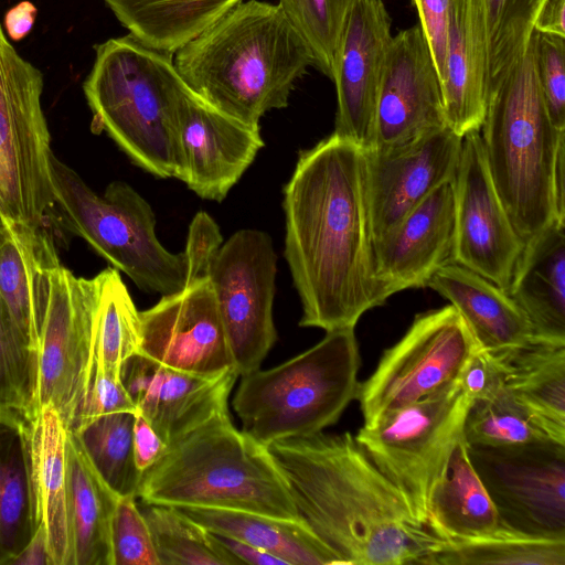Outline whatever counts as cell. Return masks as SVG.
I'll list each match as a JSON object with an SVG mask.
<instances>
[{"instance_id": "6da1fadb", "label": "cell", "mask_w": 565, "mask_h": 565, "mask_svg": "<svg viewBox=\"0 0 565 565\" xmlns=\"http://www.w3.org/2000/svg\"><path fill=\"white\" fill-rule=\"evenodd\" d=\"M285 258L301 327L354 329L388 299L373 257L364 149L331 134L299 153L284 186Z\"/></svg>"}, {"instance_id": "7a4b0ae2", "label": "cell", "mask_w": 565, "mask_h": 565, "mask_svg": "<svg viewBox=\"0 0 565 565\" xmlns=\"http://www.w3.org/2000/svg\"><path fill=\"white\" fill-rule=\"evenodd\" d=\"M267 449L299 519L340 565H420L443 541L413 516L355 435L320 431Z\"/></svg>"}, {"instance_id": "3957f363", "label": "cell", "mask_w": 565, "mask_h": 565, "mask_svg": "<svg viewBox=\"0 0 565 565\" xmlns=\"http://www.w3.org/2000/svg\"><path fill=\"white\" fill-rule=\"evenodd\" d=\"M173 64L201 100L259 128L267 111L288 106L313 60L278 4L248 0L175 51Z\"/></svg>"}, {"instance_id": "277c9868", "label": "cell", "mask_w": 565, "mask_h": 565, "mask_svg": "<svg viewBox=\"0 0 565 565\" xmlns=\"http://www.w3.org/2000/svg\"><path fill=\"white\" fill-rule=\"evenodd\" d=\"M137 498L145 504L227 509L300 520L267 447L238 430L228 411L170 445L142 472Z\"/></svg>"}, {"instance_id": "5b68a950", "label": "cell", "mask_w": 565, "mask_h": 565, "mask_svg": "<svg viewBox=\"0 0 565 565\" xmlns=\"http://www.w3.org/2000/svg\"><path fill=\"white\" fill-rule=\"evenodd\" d=\"M182 85L173 54L153 50L131 34L95 45L94 64L83 84L93 130L105 131L147 172L180 180Z\"/></svg>"}, {"instance_id": "8992f818", "label": "cell", "mask_w": 565, "mask_h": 565, "mask_svg": "<svg viewBox=\"0 0 565 565\" xmlns=\"http://www.w3.org/2000/svg\"><path fill=\"white\" fill-rule=\"evenodd\" d=\"M480 136L492 182L525 243L557 221L553 173L565 145V130L555 128L542 97L533 35L524 55L488 92Z\"/></svg>"}, {"instance_id": "52a82bcc", "label": "cell", "mask_w": 565, "mask_h": 565, "mask_svg": "<svg viewBox=\"0 0 565 565\" xmlns=\"http://www.w3.org/2000/svg\"><path fill=\"white\" fill-rule=\"evenodd\" d=\"M360 364L354 329H339L280 365L242 375L233 399L242 430L266 447L322 431L356 398Z\"/></svg>"}, {"instance_id": "ba28073f", "label": "cell", "mask_w": 565, "mask_h": 565, "mask_svg": "<svg viewBox=\"0 0 565 565\" xmlns=\"http://www.w3.org/2000/svg\"><path fill=\"white\" fill-rule=\"evenodd\" d=\"M52 230L84 239L110 267L147 292L171 295L189 282L184 252L171 253L156 234L150 204L124 181L109 183L103 195L54 153Z\"/></svg>"}, {"instance_id": "9c48e42d", "label": "cell", "mask_w": 565, "mask_h": 565, "mask_svg": "<svg viewBox=\"0 0 565 565\" xmlns=\"http://www.w3.org/2000/svg\"><path fill=\"white\" fill-rule=\"evenodd\" d=\"M42 92V73L0 26V218L53 232V151Z\"/></svg>"}, {"instance_id": "30bf717a", "label": "cell", "mask_w": 565, "mask_h": 565, "mask_svg": "<svg viewBox=\"0 0 565 565\" xmlns=\"http://www.w3.org/2000/svg\"><path fill=\"white\" fill-rule=\"evenodd\" d=\"M471 403L456 382L391 413L373 427H361L355 435L401 492L413 516L426 527L431 492L463 434Z\"/></svg>"}, {"instance_id": "8fae6325", "label": "cell", "mask_w": 565, "mask_h": 565, "mask_svg": "<svg viewBox=\"0 0 565 565\" xmlns=\"http://www.w3.org/2000/svg\"><path fill=\"white\" fill-rule=\"evenodd\" d=\"M479 349L451 305L417 315L406 333L386 349L374 372L359 383L356 398L364 427L458 382Z\"/></svg>"}, {"instance_id": "7c38bea8", "label": "cell", "mask_w": 565, "mask_h": 565, "mask_svg": "<svg viewBox=\"0 0 565 565\" xmlns=\"http://www.w3.org/2000/svg\"><path fill=\"white\" fill-rule=\"evenodd\" d=\"M276 275L273 241L259 230L235 232L211 260L207 277L241 376L258 370L277 340L273 320Z\"/></svg>"}, {"instance_id": "4fadbf2b", "label": "cell", "mask_w": 565, "mask_h": 565, "mask_svg": "<svg viewBox=\"0 0 565 565\" xmlns=\"http://www.w3.org/2000/svg\"><path fill=\"white\" fill-rule=\"evenodd\" d=\"M98 284L97 275L78 277L62 264L50 277L38 352L35 414L54 408L67 430L76 423L89 381Z\"/></svg>"}, {"instance_id": "5bb4252c", "label": "cell", "mask_w": 565, "mask_h": 565, "mask_svg": "<svg viewBox=\"0 0 565 565\" xmlns=\"http://www.w3.org/2000/svg\"><path fill=\"white\" fill-rule=\"evenodd\" d=\"M468 454L504 527L565 539V445H468Z\"/></svg>"}, {"instance_id": "9a60e30c", "label": "cell", "mask_w": 565, "mask_h": 565, "mask_svg": "<svg viewBox=\"0 0 565 565\" xmlns=\"http://www.w3.org/2000/svg\"><path fill=\"white\" fill-rule=\"evenodd\" d=\"M454 182L452 262L508 291L525 243L514 228L492 182L480 130L462 137Z\"/></svg>"}, {"instance_id": "2e32d148", "label": "cell", "mask_w": 565, "mask_h": 565, "mask_svg": "<svg viewBox=\"0 0 565 565\" xmlns=\"http://www.w3.org/2000/svg\"><path fill=\"white\" fill-rule=\"evenodd\" d=\"M139 331L138 353L161 365L200 376L235 370L209 277L139 311Z\"/></svg>"}, {"instance_id": "e0dca14e", "label": "cell", "mask_w": 565, "mask_h": 565, "mask_svg": "<svg viewBox=\"0 0 565 565\" xmlns=\"http://www.w3.org/2000/svg\"><path fill=\"white\" fill-rule=\"evenodd\" d=\"M444 127L448 126L440 82L424 33L415 24L391 40L366 150H399Z\"/></svg>"}, {"instance_id": "ac0fdd59", "label": "cell", "mask_w": 565, "mask_h": 565, "mask_svg": "<svg viewBox=\"0 0 565 565\" xmlns=\"http://www.w3.org/2000/svg\"><path fill=\"white\" fill-rule=\"evenodd\" d=\"M462 137L449 127L391 152L364 150L372 244L441 183L454 179Z\"/></svg>"}, {"instance_id": "d6986e66", "label": "cell", "mask_w": 565, "mask_h": 565, "mask_svg": "<svg viewBox=\"0 0 565 565\" xmlns=\"http://www.w3.org/2000/svg\"><path fill=\"white\" fill-rule=\"evenodd\" d=\"M180 181L204 200L221 202L264 147L260 129L211 107L184 84L178 102Z\"/></svg>"}, {"instance_id": "ffe728a7", "label": "cell", "mask_w": 565, "mask_h": 565, "mask_svg": "<svg viewBox=\"0 0 565 565\" xmlns=\"http://www.w3.org/2000/svg\"><path fill=\"white\" fill-rule=\"evenodd\" d=\"M391 29L383 0H359L350 13L335 61L333 134L364 150L373 138L376 99L393 38Z\"/></svg>"}, {"instance_id": "44dd1931", "label": "cell", "mask_w": 565, "mask_h": 565, "mask_svg": "<svg viewBox=\"0 0 565 565\" xmlns=\"http://www.w3.org/2000/svg\"><path fill=\"white\" fill-rule=\"evenodd\" d=\"M238 376L236 370L215 376L194 375L139 353L129 358L121 369L122 384L138 413L168 447L228 411V396Z\"/></svg>"}, {"instance_id": "7402d4cb", "label": "cell", "mask_w": 565, "mask_h": 565, "mask_svg": "<svg viewBox=\"0 0 565 565\" xmlns=\"http://www.w3.org/2000/svg\"><path fill=\"white\" fill-rule=\"evenodd\" d=\"M454 238L455 182L450 179L373 243L374 269L386 296L427 287L434 274L452 262Z\"/></svg>"}, {"instance_id": "603a6c76", "label": "cell", "mask_w": 565, "mask_h": 565, "mask_svg": "<svg viewBox=\"0 0 565 565\" xmlns=\"http://www.w3.org/2000/svg\"><path fill=\"white\" fill-rule=\"evenodd\" d=\"M54 233L45 227L2 222L0 298L28 345L38 355L50 277L61 265Z\"/></svg>"}, {"instance_id": "cb8c5ba5", "label": "cell", "mask_w": 565, "mask_h": 565, "mask_svg": "<svg viewBox=\"0 0 565 565\" xmlns=\"http://www.w3.org/2000/svg\"><path fill=\"white\" fill-rule=\"evenodd\" d=\"M441 93L447 126L456 135L480 130L487 105L482 0H450Z\"/></svg>"}, {"instance_id": "d4e9b609", "label": "cell", "mask_w": 565, "mask_h": 565, "mask_svg": "<svg viewBox=\"0 0 565 565\" xmlns=\"http://www.w3.org/2000/svg\"><path fill=\"white\" fill-rule=\"evenodd\" d=\"M534 342L565 345V223L554 221L524 244L508 288Z\"/></svg>"}, {"instance_id": "484cf974", "label": "cell", "mask_w": 565, "mask_h": 565, "mask_svg": "<svg viewBox=\"0 0 565 565\" xmlns=\"http://www.w3.org/2000/svg\"><path fill=\"white\" fill-rule=\"evenodd\" d=\"M460 313L480 349L490 353L534 342L532 327L509 292L479 274L450 262L428 286Z\"/></svg>"}, {"instance_id": "4316f807", "label": "cell", "mask_w": 565, "mask_h": 565, "mask_svg": "<svg viewBox=\"0 0 565 565\" xmlns=\"http://www.w3.org/2000/svg\"><path fill=\"white\" fill-rule=\"evenodd\" d=\"M38 526L31 423L0 408V565L10 564Z\"/></svg>"}, {"instance_id": "83f0119b", "label": "cell", "mask_w": 565, "mask_h": 565, "mask_svg": "<svg viewBox=\"0 0 565 565\" xmlns=\"http://www.w3.org/2000/svg\"><path fill=\"white\" fill-rule=\"evenodd\" d=\"M65 460L68 565H113L110 524L119 497L99 477L70 430Z\"/></svg>"}, {"instance_id": "f1b7e54d", "label": "cell", "mask_w": 565, "mask_h": 565, "mask_svg": "<svg viewBox=\"0 0 565 565\" xmlns=\"http://www.w3.org/2000/svg\"><path fill=\"white\" fill-rule=\"evenodd\" d=\"M427 527L443 541H466L499 532L503 525L468 454L463 434L429 500Z\"/></svg>"}, {"instance_id": "f546056e", "label": "cell", "mask_w": 565, "mask_h": 565, "mask_svg": "<svg viewBox=\"0 0 565 565\" xmlns=\"http://www.w3.org/2000/svg\"><path fill=\"white\" fill-rule=\"evenodd\" d=\"M492 354L505 387L535 425L565 445V345L532 342Z\"/></svg>"}, {"instance_id": "4dcf8cb0", "label": "cell", "mask_w": 565, "mask_h": 565, "mask_svg": "<svg viewBox=\"0 0 565 565\" xmlns=\"http://www.w3.org/2000/svg\"><path fill=\"white\" fill-rule=\"evenodd\" d=\"M179 509L210 532L259 547L287 565H340L337 556L300 520L227 509Z\"/></svg>"}, {"instance_id": "1f68e13d", "label": "cell", "mask_w": 565, "mask_h": 565, "mask_svg": "<svg viewBox=\"0 0 565 565\" xmlns=\"http://www.w3.org/2000/svg\"><path fill=\"white\" fill-rule=\"evenodd\" d=\"M30 423L39 524L46 535L52 565H68L67 429L58 413L51 407L39 411Z\"/></svg>"}, {"instance_id": "d6a6232c", "label": "cell", "mask_w": 565, "mask_h": 565, "mask_svg": "<svg viewBox=\"0 0 565 565\" xmlns=\"http://www.w3.org/2000/svg\"><path fill=\"white\" fill-rule=\"evenodd\" d=\"M142 44L173 54L244 0H103Z\"/></svg>"}, {"instance_id": "836d02e7", "label": "cell", "mask_w": 565, "mask_h": 565, "mask_svg": "<svg viewBox=\"0 0 565 565\" xmlns=\"http://www.w3.org/2000/svg\"><path fill=\"white\" fill-rule=\"evenodd\" d=\"M97 276L89 379L96 372L121 379L125 362L139 350V310L118 270L107 267Z\"/></svg>"}, {"instance_id": "e575fe53", "label": "cell", "mask_w": 565, "mask_h": 565, "mask_svg": "<svg viewBox=\"0 0 565 565\" xmlns=\"http://www.w3.org/2000/svg\"><path fill=\"white\" fill-rule=\"evenodd\" d=\"M420 565H565V539L502 527L466 541H441Z\"/></svg>"}, {"instance_id": "d590c367", "label": "cell", "mask_w": 565, "mask_h": 565, "mask_svg": "<svg viewBox=\"0 0 565 565\" xmlns=\"http://www.w3.org/2000/svg\"><path fill=\"white\" fill-rule=\"evenodd\" d=\"M137 413L117 412L97 416L70 430L77 438L93 468L118 497H136L141 472L132 447Z\"/></svg>"}, {"instance_id": "8d00e7d4", "label": "cell", "mask_w": 565, "mask_h": 565, "mask_svg": "<svg viewBox=\"0 0 565 565\" xmlns=\"http://www.w3.org/2000/svg\"><path fill=\"white\" fill-rule=\"evenodd\" d=\"M141 511L160 565H242L214 533L179 508L146 504Z\"/></svg>"}, {"instance_id": "74e56055", "label": "cell", "mask_w": 565, "mask_h": 565, "mask_svg": "<svg viewBox=\"0 0 565 565\" xmlns=\"http://www.w3.org/2000/svg\"><path fill=\"white\" fill-rule=\"evenodd\" d=\"M545 0H482L488 92L524 55Z\"/></svg>"}, {"instance_id": "f35d334b", "label": "cell", "mask_w": 565, "mask_h": 565, "mask_svg": "<svg viewBox=\"0 0 565 565\" xmlns=\"http://www.w3.org/2000/svg\"><path fill=\"white\" fill-rule=\"evenodd\" d=\"M359 0H278L311 52L313 66L332 81L341 39Z\"/></svg>"}, {"instance_id": "ab89813d", "label": "cell", "mask_w": 565, "mask_h": 565, "mask_svg": "<svg viewBox=\"0 0 565 565\" xmlns=\"http://www.w3.org/2000/svg\"><path fill=\"white\" fill-rule=\"evenodd\" d=\"M463 437L468 445L487 447L552 440L505 385L492 398L471 403L463 423Z\"/></svg>"}, {"instance_id": "60d3db41", "label": "cell", "mask_w": 565, "mask_h": 565, "mask_svg": "<svg viewBox=\"0 0 565 565\" xmlns=\"http://www.w3.org/2000/svg\"><path fill=\"white\" fill-rule=\"evenodd\" d=\"M38 355L28 345L0 298V408L31 420L35 414Z\"/></svg>"}, {"instance_id": "b9f144b4", "label": "cell", "mask_w": 565, "mask_h": 565, "mask_svg": "<svg viewBox=\"0 0 565 565\" xmlns=\"http://www.w3.org/2000/svg\"><path fill=\"white\" fill-rule=\"evenodd\" d=\"M136 497H119L110 524L113 565H160L151 532Z\"/></svg>"}, {"instance_id": "7bdbcfd3", "label": "cell", "mask_w": 565, "mask_h": 565, "mask_svg": "<svg viewBox=\"0 0 565 565\" xmlns=\"http://www.w3.org/2000/svg\"><path fill=\"white\" fill-rule=\"evenodd\" d=\"M534 58L542 97L553 125L565 130V39L533 32Z\"/></svg>"}, {"instance_id": "ee69618b", "label": "cell", "mask_w": 565, "mask_h": 565, "mask_svg": "<svg viewBox=\"0 0 565 565\" xmlns=\"http://www.w3.org/2000/svg\"><path fill=\"white\" fill-rule=\"evenodd\" d=\"M222 243L216 222L206 212L196 213L189 226L183 250L188 259L189 281L207 277L211 260Z\"/></svg>"}, {"instance_id": "f6af8a7d", "label": "cell", "mask_w": 565, "mask_h": 565, "mask_svg": "<svg viewBox=\"0 0 565 565\" xmlns=\"http://www.w3.org/2000/svg\"><path fill=\"white\" fill-rule=\"evenodd\" d=\"M458 382L472 402L492 398L504 386L499 361L480 348L467 361Z\"/></svg>"}, {"instance_id": "bcb514c9", "label": "cell", "mask_w": 565, "mask_h": 565, "mask_svg": "<svg viewBox=\"0 0 565 565\" xmlns=\"http://www.w3.org/2000/svg\"><path fill=\"white\" fill-rule=\"evenodd\" d=\"M419 18V26L427 41L440 87L445 77L447 20L450 0H411Z\"/></svg>"}, {"instance_id": "7dc6e473", "label": "cell", "mask_w": 565, "mask_h": 565, "mask_svg": "<svg viewBox=\"0 0 565 565\" xmlns=\"http://www.w3.org/2000/svg\"><path fill=\"white\" fill-rule=\"evenodd\" d=\"M132 447L135 462L141 475L153 466L168 449V445L139 413L136 414L134 423Z\"/></svg>"}, {"instance_id": "c3c4849f", "label": "cell", "mask_w": 565, "mask_h": 565, "mask_svg": "<svg viewBox=\"0 0 565 565\" xmlns=\"http://www.w3.org/2000/svg\"><path fill=\"white\" fill-rule=\"evenodd\" d=\"M215 535L217 536L222 545L235 557H237L242 562V564L287 565V563L284 559L259 547H256L254 545L247 544L245 542L228 536L217 534Z\"/></svg>"}, {"instance_id": "681fc988", "label": "cell", "mask_w": 565, "mask_h": 565, "mask_svg": "<svg viewBox=\"0 0 565 565\" xmlns=\"http://www.w3.org/2000/svg\"><path fill=\"white\" fill-rule=\"evenodd\" d=\"M534 32L565 39V0H545L534 22Z\"/></svg>"}, {"instance_id": "f907efd6", "label": "cell", "mask_w": 565, "mask_h": 565, "mask_svg": "<svg viewBox=\"0 0 565 565\" xmlns=\"http://www.w3.org/2000/svg\"><path fill=\"white\" fill-rule=\"evenodd\" d=\"M36 9L29 1H22L11 8L4 17V25L9 36L14 40L23 39L32 29Z\"/></svg>"}, {"instance_id": "816d5d0a", "label": "cell", "mask_w": 565, "mask_h": 565, "mask_svg": "<svg viewBox=\"0 0 565 565\" xmlns=\"http://www.w3.org/2000/svg\"><path fill=\"white\" fill-rule=\"evenodd\" d=\"M9 565H52L46 535L41 524L29 543Z\"/></svg>"}, {"instance_id": "f5cc1de1", "label": "cell", "mask_w": 565, "mask_h": 565, "mask_svg": "<svg viewBox=\"0 0 565 565\" xmlns=\"http://www.w3.org/2000/svg\"><path fill=\"white\" fill-rule=\"evenodd\" d=\"M1 225H2V221H1V218H0V227H1Z\"/></svg>"}]
</instances>
